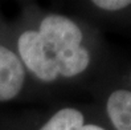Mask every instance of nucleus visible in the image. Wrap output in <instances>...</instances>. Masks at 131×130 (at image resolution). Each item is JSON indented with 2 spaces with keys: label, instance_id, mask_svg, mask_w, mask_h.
<instances>
[{
  "label": "nucleus",
  "instance_id": "obj_1",
  "mask_svg": "<svg viewBox=\"0 0 131 130\" xmlns=\"http://www.w3.org/2000/svg\"><path fill=\"white\" fill-rule=\"evenodd\" d=\"M37 32L53 60L60 53L81 47L82 43V32L80 27L73 20L61 15L45 16L41 20Z\"/></svg>",
  "mask_w": 131,
  "mask_h": 130
},
{
  "label": "nucleus",
  "instance_id": "obj_2",
  "mask_svg": "<svg viewBox=\"0 0 131 130\" xmlns=\"http://www.w3.org/2000/svg\"><path fill=\"white\" fill-rule=\"evenodd\" d=\"M20 61L37 78L45 82H52L58 77L54 60L50 57L44 47L37 31H25L17 40Z\"/></svg>",
  "mask_w": 131,
  "mask_h": 130
},
{
  "label": "nucleus",
  "instance_id": "obj_3",
  "mask_svg": "<svg viewBox=\"0 0 131 130\" xmlns=\"http://www.w3.org/2000/svg\"><path fill=\"white\" fill-rule=\"evenodd\" d=\"M25 69L20 58L8 48L0 45V101L15 98L23 89Z\"/></svg>",
  "mask_w": 131,
  "mask_h": 130
},
{
  "label": "nucleus",
  "instance_id": "obj_4",
  "mask_svg": "<svg viewBox=\"0 0 131 130\" xmlns=\"http://www.w3.org/2000/svg\"><path fill=\"white\" fill-rule=\"evenodd\" d=\"M107 116L117 130H131V90H115L107 100Z\"/></svg>",
  "mask_w": 131,
  "mask_h": 130
},
{
  "label": "nucleus",
  "instance_id": "obj_5",
  "mask_svg": "<svg viewBox=\"0 0 131 130\" xmlns=\"http://www.w3.org/2000/svg\"><path fill=\"white\" fill-rule=\"evenodd\" d=\"M58 76L64 77H74L82 73L90 63V55L86 48L82 45L75 49H70L60 53L54 58Z\"/></svg>",
  "mask_w": 131,
  "mask_h": 130
},
{
  "label": "nucleus",
  "instance_id": "obj_6",
  "mask_svg": "<svg viewBox=\"0 0 131 130\" xmlns=\"http://www.w3.org/2000/svg\"><path fill=\"white\" fill-rule=\"evenodd\" d=\"M83 125V116L80 110L65 108L53 114L40 130H77Z\"/></svg>",
  "mask_w": 131,
  "mask_h": 130
},
{
  "label": "nucleus",
  "instance_id": "obj_7",
  "mask_svg": "<svg viewBox=\"0 0 131 130\" xmlns=\"http://www.w3.org/2000/svg\"><path fill=\"white\" fill-rule=\"evenodd\" d=\"M94 5H97L101 9L106 11H119L128 7L131 4L130 0H95L93 2Z\"/></svg>",
  "mask_w": 131,
  "mask_h": 130
},
{
  "label": "nucleus",
  "instance_id": "obj_8",
  "mask_svg": "<svg viewBox=\"0 0 131 130\" xmlns=\"http://www.w3.org/2000/svg\"><path fill=\"white\" fill-rule=\"evenodd\" d=\"M77 130H105V129L98 126V125H93V124H88V125L83 124L80 129H77Z\"/></svg>",
  "mask_w": 131,
  "mask_h": 130
}]
</instances>
